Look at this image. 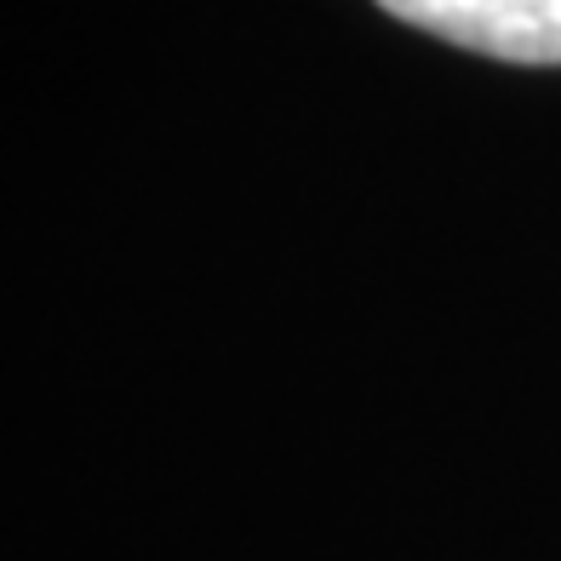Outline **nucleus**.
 Masks as SVG:
<instances>
[{
	"instance_id": "f257e3e1",
	"label": "nucleus",
	"mask_w": 561,
	"mask_h": 561,
	"mask_svg": "<svg viewBox=\"0 0 561 561\" xmlns=\"http://www.w3.org/2000/svg\"><path fill=\"white\" fill-rule=\"evenodd\" d=\"M424 35L504 64H561V0H378Z\"/></svg>"
}]
</instances>
